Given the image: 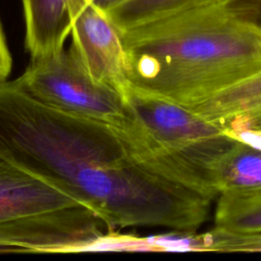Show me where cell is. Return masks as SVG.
I'll return each instance as SVG.
<instances>
[{
  "instance_id": "obj_3",
  "label": "cell",
  "mask_w": 261,
  "mask_h": 261,
  "mask_svg": "<svg viewBox=\"0 0 261 261\" xmlns=\"http://www.w3.org/2000/svg\"><path fill=\"white\" fill-rule=\"evenodd\" d=\"M110 231L76 199L0 158V248L88 252Z\"/></svg>"
},
{
  "instance_id": "obj_9",
  "label": "cell",
  "mask_w": 261,
  "mask_h": 261,
  "mask_svg": "<svg viewBox=\"0 0 261 261\" xmlns=\"http://www.w3.org/2000/svg\"><path fill=\"white\" fill-rule=\"evenodd\" d=\"M215 227L243 233H261V193L220 194Z\"/></svg>"
},
{
  "instance_id": "obj_1",
  "label": "cell",
  "mask_w": 261,
  "mask_h": 261,
  "mask_svg": "<svg viewBox=\"0 0 261 261\" xmlns=\"http://www.w3.org/2000/svg\"><path fill=\"white\" fill-rule=\"evenodd\" d=\"M120 33L128 86L179 104L261 70V31L228 0L177 10Z\"/></svg>"
},
{
  "instance_id": "obj_5",
  "label": "cell",
  "mask_w": 261,
  "mask_h": 261,
  "mask_svg": "<svg viewBox=\"0 0 261 261\" xmlns=\"http://www.w3.org/2000/svg\"><path fill=\"white\" fill-rule=\"evenodd\" d=\"M70 47L88 74L122 96L128 87L127 60L121 33L108 14L90 0H69Z\"/></svg>"
},
{
  "instance_id": "obj_4",
  "label": "cell",
  "mask_w": 261,
  "mask_h": 261,
  "mask_svg": "<svg viewBox=\"0 0 261 261\" xmlns=\"http://www.w3.org/2000/svg\"><path fill=\"white\" fill-rule=\"evenodd\" d=\"M13 81L39 102L75 117L115 125L126 114L124 97L95 82L71 47L49 57L32 59Z\"/></svg>"
},
{
  "instance_id": "obj_6",
  "label": "cell",
  "mask_w": 261,
  "mask_h": 261,
  "mask_svg": "<svg viewBox=\"0 0 261 261\" xmlns=\"http://www.w3.org/2000/svg\"><path fill=\"white\" fill-rule=\"evenodd\" d=\"M185 106L225 129H261V70Z\"/></svg>"
},
{
  "instance_id": "obj_7",
  "label": "cell",
  "mask_w": 261,
  "mask_h": 261,
  "mask_svg": "<svg viewBox=\"0 0 261 261\" xmlns=\"http://www.w3.org/2000/svg\"><path fill=\"white\" fill-rule=\"evenodd\" d=\"M25 47L32 59L57 54L71 31L69 0H22Z\"/></svg>"
},
{
  "instance_id": "obj_11",
  "label": "cell",
  "mask_w": 261,
  "mask_h": 261,
  "mask_svg": "<svg viewBox=\"0 0 261 261\" xmlns=\"http://www.w3.org/2000/svg\"><path fill=\"white\" fill-rule=\"evenodd\" d=\"M230 7L261 31V0H228Z\"/></svg>"
},
{
  "instance_id": "obj_8",
  "label": "cell",
  "mask_w": 261,
  "mask_h": 261,
  "mask_svg": "<svg viewBox=\"0 0 261 261\" xmlns=\"http://www.w3.org/2000/svg\"><path fill=\"white\" fill-rule=\"evenodd\" d=\"M212 184L218 195L261 193V148L236 143L215 162Z\"/></svg>"
},
{
  "instance_id": "obj_2",
  "label": "cell",
  "mask_w": 261,
  "mask_h": 261,
  "mask_svg": "<svg viewBox=\"0 0 261 261\" xmlns=\"http://www.w3.org/2000/svg\"><path fill=\"white\" fill-rule=\"evenodd\" d=\"M123 97L126 115L110 126L127 157L175 185L208 194L214 163L236 140L182 104L130 86Z\"/></svg>"
},
{
  "instance_id": "obj_13",
  "label": "cell",
  "mask_w": 261,
  "mask_h": 261,
  "mask_svg": "<svg viewBox=\"0 0 261 261\" xmlns=\"http://www.w3.org/2000/svg\"><path fill=\"white\" fill-rule=\"evenodd\" d=\"M124 1H127V0H92V2L96 6H98L104 11H108L109 9L123 3Z\"/></svg>"
},
{
  "instance_id": "obj_12",
  "label": "cell",
  "mask_w": 261,
  "mask_h": 261,
  "mask_svg": "<svg viewBox=\"0 0 261 261\" xmlns=\"http://www.w3.org/2000/svg\"><path fill=\"white\" fill-rule=\"evenodd\" d=\"M11 55L3 34L2 27L0 24V83L7 80L11 71Z\"/></svg>"
},
{
  "instance_id": "obj_10",
  "label": "cell",
  "mask_w": 261,
  "mask_h": 261,
  "mask_svg": "<svg viewBox=\"0 0 261 261\" xmlns=\"http://www.w3.org/2000/svg\"><path fill=\"white\" fill-rule=\"evenodd\" d=\"M224 0H127L105 11L120 31L192 6Z\"/></svg>"
}]
</instances>
